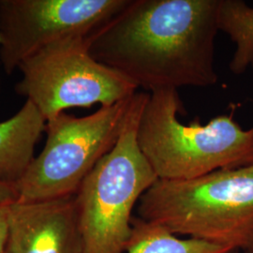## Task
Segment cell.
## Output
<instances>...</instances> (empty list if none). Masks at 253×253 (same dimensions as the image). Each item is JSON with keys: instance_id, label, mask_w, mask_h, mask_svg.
Listing matches in <instances>:
<instances>
[{"instance_id": "11", "label": "cell", "mask_w": 253, "mask_h": 253, "mask_svg": "<svg viewBox=\"0 0 253 253\" xmlns=\"http://www.w3.org/2000/svg\"><path fill=\"white\" fill-rule=\"evenodd\" d=\"M218 29L235 42L236 49L230 62L235 74L253 68V8L241 0H219Z\"/></svg>"}, {"instance_id": "14", "label": "cell", "mask_w": 253, "mask_h": 253, "mask_svg": "<svg viewBox=\"0 0 253 253\" xmlns=\"http://www.w3.org/2000/svg\"><path fill=\"white\" fill-rule=\"evenodd\" d=\"M242 253H253V249L249 250V251H246V252H243Z\"/></svg>"}, {"instance_id": "13", "label": "cell", "mask_w": 253, "mask_h": 253, "mask_svg": "<svg viewBox=\"0 0 253 253\" xmlns=\"http://www.w3.org/2000/svg\"><path fill=\"white\" fill-rule=\"evenodd\" d=\"M18 200V191L14 185L0 181V206H9Z\"/></svg>"}, {"instance_id": "8", "label": "cell", "mask_w": 253, "mask_h": 253, "mask_svg": "<svg viewBox=\"0 0 253 253\" xmlns=\"http://www.w3.org/2000/svg\"><path fill=\"white\" fill-rule=\"evenodd\" d=\"M7 252L85 253L74 195L10 204Z\"/></svg>"}, {"instance_id": "15", "label": "cell", "mask_w": 253, "mask_h": 253, "mask_svg": "<svg viewBox=\"0 0 253 253\" xmlns=\"http://www.w3.org/2000/svg\"><path fill=\"white\" fill-rule=\"evenodd\" d=\"M250 167H252V168H253V165H252V166H250Z\"/></svg>"}, {"instance_id": "3", "label": "cell", "mask_w": 253, "mask_h": 253, "mask_svg": "<svg viewBox=\"0 0 253 253\" xmlns=\"http://www.w3.org/2000/svg\"><path fill=\"white\" fill-rule=\"evenodd\" d=\"M183 109L177 89L165 88L152 91L142 111L138 144L159 179H192L253 165V126L242 128L233 114L186 125L177 117Z\"/></svg>"}, {"instance_id": "7", "label": "cell", "mask_w": 253, "mask_h": 253, "mask_svg": "<svg viewBox=\"0 0 253 253\" xmlns=\"http://www.w3.org/2000/svg\"><path fill=\"white\" fill-rule=\"evenodd\" d=\"M129 0H0V62L12 74L24 60L69 38H87Z\"/></svg>"}, {"instance_id": "6", "label": "cell", "mask_w": 253, "mask_h": 253, "mask_svg": "<svg viewBox=\"0 0 253 253\" xmlns=\"http://www.w3.org/2000/svg\"><path fill=\"white\" fill-rule=\"evenodd\" d=\"M16 93L27 98L45 121L73 107L113 105L137 92L123 74L97 61L87 38H69L46 46L24 60Z\"/></svg>"}, {"instance_id": "10", "label": "cell", "mask_w": 253, "mask_h": 253, "mask_svg": "<svg viewBox=\"0 0 253 253\" xmlns=\"http://www.w3.org/2000/svg\"><path fill=\"white\" fill-rule=\"evenodd\" d=\"M231 249L193 238H178L165 228L132 218V233L126 253H236Z\"/></svg>"}, {"instance_id": "2", "label": "cell", "mask_w": 253, "mask_h": 253, "mask_svg": "<svg viewBox=\"0 0 253 253\" xmlns=\"http://www.w3.org/2000/svg\"><path fill=\"white\" fill-rule=\"evenodd\" d=\"M139 217L242 253L253 249V168L218 170L185 180L158 179L139 201Z\"/></svg>"}, {"instance_id": "16", "label": "cell", "mask_w": 253, "mask_h": 253, "mask_svg": "<svg viewBox=\"0 0 253 253\" xmlns=\"http://www.w3.org/2000/svg\"><path fill=\"white\" fill-rule=\"evenodd\" d=\"M8 253V252H6V253Z\"/></svg>"}, {"instance_id": "12", "label": "cell", "mask_w": 253, "mask_h": 253, "mask_svg": "<svg viewBox=\"0 0 253 253\" xmlns=\"http://www.w3.org/2000/svg\"><path fill=\"white\" fill-rule=\"evenodd\" d=\"M9 206H0V253L7 252L9 240Z\"/></svg>"}, {"instance_id": "4", "label": "cell", "mask_w": 253, "mask_h": 253, "mask_svg": "<svg viewBox=\"0 0 253 253\" xmlns=\"http://www.w3.org/2000/svg\"><path fill=\"white\" fill-rule=\"evenodd\" d=\"M149 94L136 92L114 147L95 165L74 195L85 253H126L132 211L158 181L137 139Z\"/></svg>"}, {"instance_id": "1", "label": "cell", "mask_w": 253, "mask_h": 253, "mask_svg": "<svg viewBox=\"0 0 253 253\" xmlns=\"http://www.w3.org/2000/svg\"><path fill=\"white\" fill-rule=\"evenodd\" d=\"M219 0H129L87 37L88 51L150 92L217 82Z\"/></svg>"}, {"instance_id": "9", "label": "cell", "mask_w": 253, "mask_h": 253, "mask_svg": "<svg viewBox=\"0 0 253 253\" xmlns=\"http://www.w3.org/2000/svg\"><path fill=\"white\" fill-rule=\"evenodd\" d=\"M46 121L27 100L11 118L0 122V181L16 186L34 159Z\"/></svg>"}, {"instance_id": "5", "label": "cell", "mask_w": 253, "mask_h": 253, "mask_svg": "<svg viewBox=\"0 0 253 253\" xmlns=\"http://www.w3.org/2000/svg\"><path fill=\"white\" fill-rule=\"evenodd\" d=\"M133 96L100 106L86 117L62 113L46 121L45 146L16 185L17 202L75 195L95 165L116 145Z\"/></svg>"}]
</instances>
